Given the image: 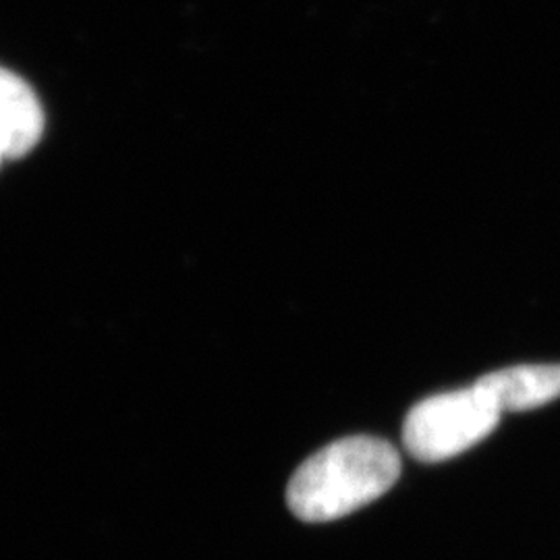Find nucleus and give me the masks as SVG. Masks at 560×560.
<instances>
[{"instance_id":"obj_3","label":"nucleus","mask_w":560,"mask_h":560,"mask_svg":"<svg viewBox=\"0 0 560 560\" xmlns=\"http://www.w3.org/2000/svg\"><path fill=\"white\" fill-rule=\"evenodd\" d=\"M502 413L532 411L560 397V363L513 365L476 382Z\"/></svg>"},{"instance_id":"obj_5","label":"nucleus","mask_w":560,"mask_h":560,"mask_svg":"<svg viewBox=\"0 0 560 560\" xmlns=\"http://www.w3.org/2000/svg\"><path fill=\"white\" fill-rule=\"evenodd\" d=\"M7 159V154H4V148H2V143H0V162Z\"/></svg>"},{"instance_id":"obj_2","label":"nucleus","mask_w":560,"mask_h":560,"mask_svg":"<svg viewBox=\"0 0 560 560\" xmlns=\"http://www.w3.org/2000/svg\"><path fill=\"white\" fill-rule=\"evenodd\" d=\"M501 416L497 402L474 384L418 402L405 420L402 441L411 457L441 463L483 441Z\"/></svg>"},{"instance_id":"obj_1","label":"nucleus","mask_w":560,"mask_h":560,"mask_svg":"<svg viewBox=\"0 0 560 560\" xmlns=\"http://www.w3.org/2000/svg\"><path fill=\"white\" fill-rule=\"evenodd\" d=\"M399 476V453L390 442L351 436L324 446L301 465L287 502L307 523L340 520L381 499Z\"/></svg>"},{"instance_id":"obj_4","label":"nucleus","mask_w":560,"mask_h":560,"mask_svg":"<svg viewBox=\"0 0 560 560\" xmlns=\"http://www.w3.org/2000/svg\"><path fill=\"white\" fill-rule=\"evenodd\" d=\"M44 133V110L36 92L0 67V143L7 159L25 156Z\"/></svg>"}]
</instances>
